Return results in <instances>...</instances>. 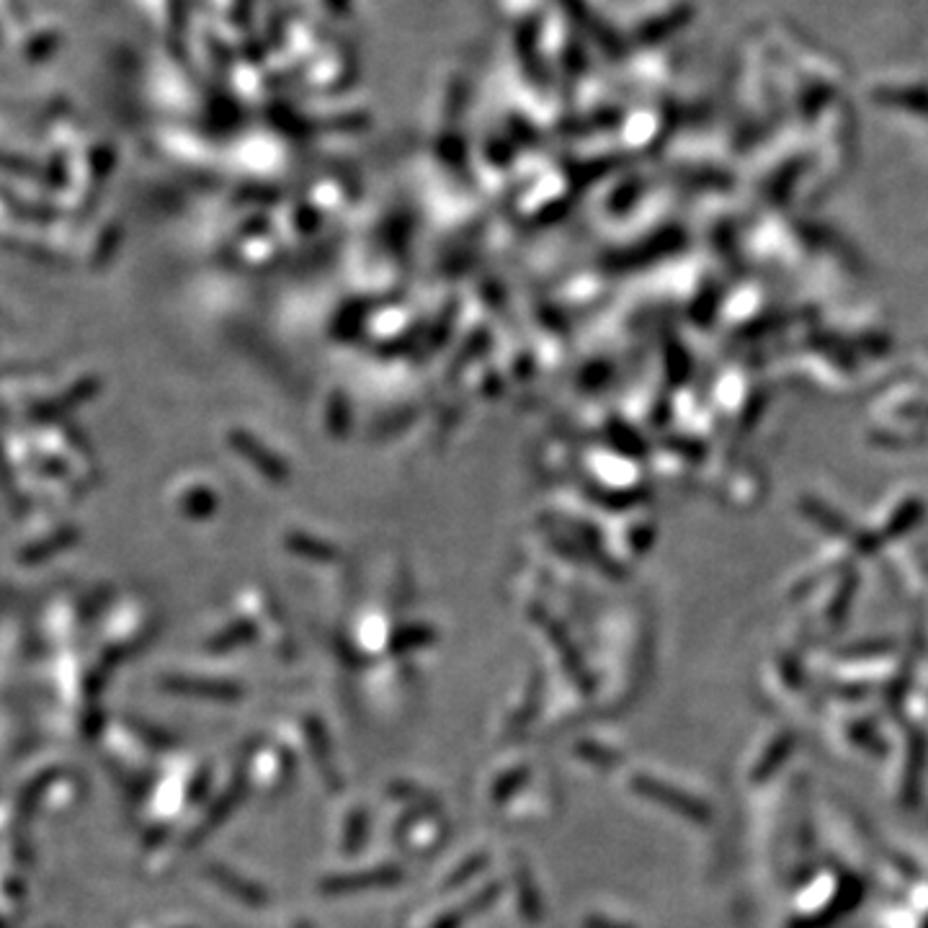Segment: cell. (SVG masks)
Returning <instances> with one entry per match:
<instances>
[{
	"label": "cell",
	"mask_w": 928,
	"mask_h": 928,
	"mask_svg": "<svg viewBox=\"0 0 928 928\" xmlns=\"http://www.w3.org/2000/svg\"><path fill=\"white\" fill-rule=\"evenodd\" d=\"M524 779H526V769L513 771V774L506 779V787L493 789V800H503V797H508V792H511L513 787H519V782H524Z\"/></svg>",
	"instance_id": "obj_2"
},
{
	"label": "cell",
	"mask_w": 928,
	"mask_h": 928,
	"mask_svg": "<svg viewBox=\"0 0 928 928\" xmlns=\"http://www.w3.org/2000/svg\"><path fill=\"white\" fill-rule=\"evenodd\" d=\"M300 928H307V926H300Z\"/></svg>",
	"instance_id": "obj_3"
},
{
	"label": "cell",
	"mask_w": 928,
	"mask_h": 928,
	"mask_svg": "<svg viewBox=\"0 0 928 928\" xmlns=\"http://www.w3.org/2000/svg\"><path fill=\"white\" fill-rule=\"evenodd\" d=\"M400 877H403V874H400V869H392V867H379V869H372V872H364V874H348V877H333V880H328L323 885V892H333V895H338V892H356V890H369V887H385V885H390V882H397L400 880Z\"/></svg>",
	"instance_id": "obj_1"
}]
</instances>
